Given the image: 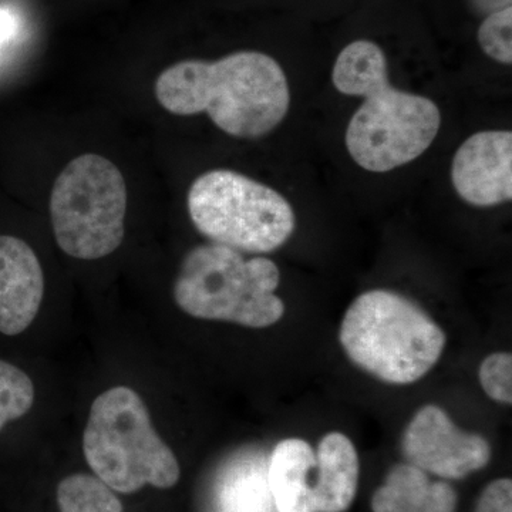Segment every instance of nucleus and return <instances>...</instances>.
I'll return each instance as SVG.
<instances>
[{
	"label": "nucleus",
	"instance_id": "nucleus-20",
	"mask_svg": "<svg viewBox=\"0 0 512 512\" xmlns=\"http://www.w3.org/2000/svg\"><path fill=\"white\" fill-rule=\"evenodd\" d=\"M471 10L477 15L488 16L491 13L511 8L512 0H467Z\"/></svg>",
	"mask_w": 512,
	"mask_h": 512
},
{
	"label": "nucleus",
	"instance_id": "nucleus-5",
	"mask_svg": "<svg viewBox=\"0 0 512 512\" xmlns=\"http://www.w3.org/2000/svg\"><path fill=\"white\" fill-rule=\"evenodd\" d=\"M83 450L96 477L117 493H136L147 484L165 490L180 480L177 457L158 436L140 394L130 387H113L94 400Z\"/></svg>",
	"mask_w": 512,
	"mask_h": 512
},
{
	"label": "nucleus",
	"instance_id": "nucleus-8",
	"mask_svg": "<svg viewBox=\"0 0 512 512\" xmlns=\"http://www.w3.org/2000/svg\"><path fill=\"white\" fill-rule=\"evenodd\" d=\"M402 453L426 473L461 480L487 467L493 451L483 436L458 429L441 407L427 404L407 424Z\"/></svg>",
	"mask_w": 512,
	"mask_h": 512
},
{
	"label": "nucleus",
	"instance_id": "nucleus-1",
	"mask_svg": "<svg viewBox=\"0 0 512 512\" xmlns=\"http://www.w3.org/2000/svg\"><path fill=\"white\" fill-rule=\"evenodd\" d=\"M339 93L363 97L346 130L350 157L370 173H389L429 150L441 126L433 100L394 89L382 47L372 40L349 43L333 66Z\"/></svg>",
	"mask_w": 512,
	"mask_h": 512
},
{
	"label": "nucleus",
	"instance_id": "nucleus-4",
	"mask_svg": "<svg viewBox=\"0 0 512 512\" xmlns=\"http://www.w3.org/2000/svg\"><path fill=\"white\" fill-rule=\"evenodd\" d=\"M281 272L264 256L247 259L224 245L204 244L185 255L174 282V301L192 318L262 329L284 318L276 295Z\"/></svg>",
	"mask_w": 512,
	"mask_h": 512
},
{
	"label": "nucleus",
	"instance_id": "nucleus-9",
	"mask_svg": "<svg viewBox=\"0 0 512 512\" xmlns=\"http://www.w3.org/2000/svg\"><path fill=\"white\" fill-rule=\"evenodd\" d=\"M451 181L458 197L473 207L488 208L512 200V133L480 131L454 154Z\"/></svg>",
	"mask_w": 512,
	"mask_h": 512
},
{
	"label": "nucleus",
	"instance_id": "nucleus-15",
	"mask_svg": "<svg viewBox=\"0 0 512 512\" xmlns=\"http://www.w3.org/2000/svg\"><path fill=\"white\" fill-rule=\"evenodd\" d=\"M60 512H123L119 498L97 477L74 474L57 487Z\"/></svg>",
	"mask_w": 512,
	"mask_h": 512
},
{
	"label": "nucleus",
	"instance_id": "nucleus-10",
	"mask_svg": "<svg viewBox=\"0 0 512 512\" xmlns=\"http://www.w3.org/2000/svg\"><path fill=\"white\" fill-rule=\"evenodd\" d=\"M45 296V275L25 241L0 235V333L16 336L36 319Z\"/></svg>",
	"mask_w": 512,
	"mask_h": 512
},
{
	"label": "nucleus",
	"instance_id": "nucleus-7",
	"mask_svg": "<svg viewBox=\"0 0 512 512\" xmlns=\"http://www.w3.org/2000/svg\"><path fill=\"white\" fill-rule=\"evenodd\" d=\"M126 212V180L109 158H74L53 185V232L60 249L73 258L94 261L117 251L126 234Z\"/></svg>",
	"mask_w": 512,
	"mask_h": 512
},
{
	"label": "nucleus",
	"instance_id": "nucleus-19",
	"mask_svg": "<svg viewBox=\"0 0 512 512\" xmlns=\"http://www.w3.org/2000/svg\"><path fill=\"white\" fill-rule=\"evenodd\" d=\"M474 512H512V481L500 478L485 487Z\"/></svg>",
	"mask_w": 512,
	"mask_h": 512
},
{
	"label": "nucleus",
	"instance_id": "nucleus-18",
	"mask_svg": "<svg viewBox=\"0 0 512 512\" xmlns=\"http://www.w3.org/2000/svg\"><path fill=\"white\" fill-rule=\"evenodd\" d=\"M481 387L495 402L512 403V356L511 353H493L485 357L480 366Z\"/></svg>",
	"mask_w": 512,
	"mask_h": 512
},
{
	"label": "nucleus",
	"instance_id": "nucleus-14",
	"mask_svg": "<svg viewBox=\"0 0 512 512\" xmlns=\"http://www.w3.org/2000/svg\"><path fill=\"white\" fill-rule=\"evenodd\" d=\"M268 480L251 466L229 471L221 485L222 512H269L271 504Z\"/></svg>",
	"mask_w": 512,
	"mask_h": 512
},
{
	"label": "nucleus",
	"instance_id": "nucleus-21",
	"mask_svg": "<svg viewBox=\"0 0 512 512\" xmlns=\"http://www.w3.org/2000/svg\"><path fill=\"white\" fill-rule=\"evenodd\" d=\"M13 30H15V20L12 15L6 10H0V46L12 36Z\"/></svg>",
	"mask_w": 512,
	"mask_h": 512
},
{
	"label": "nucleus",
	"instance_id": "nucleus-3",
	"mask_svg": "<svg viewBox=\"0 0 512 512\" xmlns=\"http://www.w3.org/2000/svg\"><path fill=\"white\" fill-rule=\"evenodd\" d=\"M350 362L389 384L419 382L439 362L447 336L407 296L372 289L357 296L339 330Z\"/></svg>",
	"mask_w": 512,
	"mask_h": 512
},
{
	"label": "nucleus",
	"instance_id": "nucleus-11",
	"mask_svg": "<svg viewBox=\"0 0 512 512\" xmlns=\"http://www.w3.org/2000/svg\"><path fill=\"white\" fill-rule=\"evenodd\" d=\"M359 456L348 436L332 431L316 451L312 495L315 512H345L356 497Z\"/></svg>",
	"mask_w": 512,
	"mask_h": 512
},
{
	"label": "nucleus",
	"instance_id": "nucleus-13",
	"mask_svg": "<svg viewBox=\"0 0 512 512\" xmlns=\"http://www.w3.org/2000/svg\"><path fill=\"white\" fill-rule=\"evenodd\" d=\"M456 490L409 463L397 464L372 498L373 512H456Z\"/></svg>",
	"mask_w": 512,
	"mask_h": 512
},
{
	"label": "nucleus",
	"instance_id": "nucleus-6",
	"mask_svg": "<svg viewBox=\"0 0 512 512\" xmlns=\"http://www.w3.org/2000/svg\"><path fill=\"white\" fill-rule=\"evenodd\" d=\"M192 224L214 244L249 254L281 248L295 231V212L284 195L231 170H212L188 191Z\"/></svg>",
	"mask_w": 512,
	"mask_h": 512
},
{
	"label": "nucleus",
	"instance_id": "nucleus-16",
	"mask_svg": "<svg viewBox=\"0 0 512 512\" xmlns=\"http://www.w3.org/2000/svg\"><path fill=\"white\" fill-rule=\"evenodd\" d=\"M35 403V384L19 367L0 360V431L9 421L18 420Z\"/></svg>",
	"mask_w": 512,
	"mask_h": 512
},
{
	"label": "nucleus",
	"instance_id": "nucleus-12",
	"mask_svg": "<svg viewBox=\"0 0 512 512\" xmlns=\"http://www.w3.org/2000/svg\"><path fill=\"white\" fill-rule=\"evenodd\" d=\"M316 454L308 441L285 439L276 444L266 480L278 512H315L312 485Z\"/></svg>",
	"mask_w": 512,
	"mask_h": 512
},
{
	"label": "nucleus",
	"instance_id": "nucleus-17",
	"mask_svg": "<svg viewBox=\"0 0 512 512\" xmlns=\"http://www.w3.org/2000/svg\"><path fill=\"white\" fill-rule=\"evenodd\" d=\"M481 50L501 64L512 63V6L485 16L477 33Z\"/></svg>",
	"mask_w": 512,
	"mask_h": 512
},
{
	"label": "nucleus",
	"instance_id": "nucleus-2",
	"mask_svg": "<svg viewBox=\"0 0 512 512\" xmlns=\"http://www.w3.org/2000/svg\"><path fill=\"white\" fill-rule=\"evenodd\" d=\"M156 97L175 116L207 113L215 126L237 138L266 136L284 121L291 106L281 64L255 50L215 62L175 63L158 76Z\"/></svg>",
	"mask_w": 512,
	"mask_h": 512
}]
</instances>
